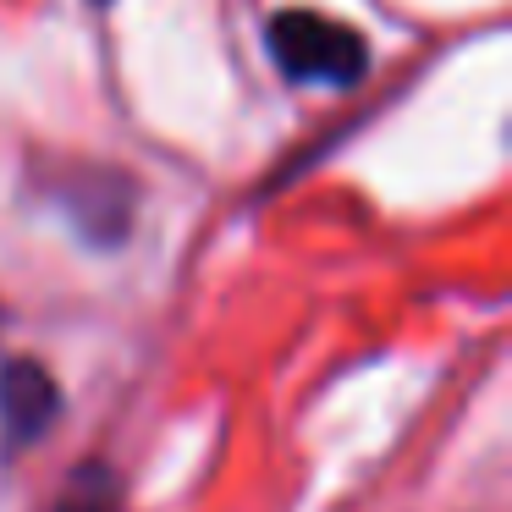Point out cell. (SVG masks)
Segmentation results:
<instances>
[{"instance_id": "1", "label": "cell", "mask_w": 512, "mask_h": 512, "mask_svg": "<svg viewBox=\"0 0 512 512\" xmlns=\"http://www.w3.org/2000/svg\"><path fill=\"white\" fill-rule=\"evenodd\" d=\"M270 56L292 83H325L347 89L369 72V45L347 23H331L320 12H276L270 17Z\"/></svg>"}, {"instance_id": "3", "label": "cell", "mask_w": 512, "mask_h": 512, "mask_svg": "<svg viewBox=\"0 0 512 512\" xmlns=\"http://www.w3.org/2000/svg\"><path fill=\"white\" fill-rule=\"evenodd\" d=\"M50 512H116V479H111V468L89 463L67 490H61V501Z\"/></svg>"}, {"instance_id": "2", "label": "cell", "mask_w": 512, "mask_h": 512, "mask_svg": "<svg viewBox=\"0 0 512 512\" xmlns=\"http://www.w3.org/2000/svg\"><path fill=\"white\" fill-rule=\"evenodd\" d=\"M56 408H61V391L45 364L12 358L0 369V424H6V441H39L50 430V419H56Z\"/></svg>"}]
</instances>
